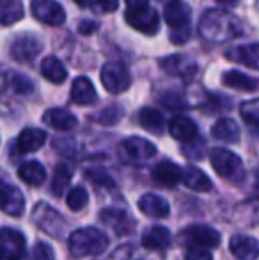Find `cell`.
<instances>
[{"mask_svg":"<svg viewBox=\"0 0 259 260\" xmlns=\"http://www.w3.org/2000/svg\"><path fill=\"white\" fill-rule=\"evenodd\" d=\"M199 34L210 43H227L243 34V25L227 11L208 9L199 20Z\"/></svg>","mask_w":259,"mask_h":260,"instance_id":"1","label":"cell"},{"mask_svg":"<svg viewBox=\"0 0 259 260\" xmlns=\"http://www.w3.org/2000/svg\"><path fill=\"white\" fill-rule=\"evenodd\" d=\"M108 244H110L108 237L94 226L78 229L68 237V250L73 258L98 257L107 250Z\"/></svg>","mask_w":259,"mask_h":260,"instance_id":"2","label":"cell"},{"mask_svg":"<svg viewBox=\"0 0 259 260\" xmlns=\"http://www.w3.org/2000/svg\"><path fill=\"white\" fill-rule=\"evenodd\" d=\"M163 18H165L167 25L170 27V39L176 45H183L185 41L190 39L192 9L187 4L181 2V0H169V2H165Z\"/></svg>","mask_w":259,"mask_h":260,"instance_id":"3","label":"cell"},{"mask_svg":"<svg viewBox=\"0 0 259 260\" xmlns=\"http://www.w3.org/2000/svg\"><path fill=\"white\" fill-rule=\"evenodd\" d=\"M119 159L126 165H138L156 156V147L149 140L140 137H130L118 147Z\"/></svg>","mask_w":259,"mask_h":260,"instance_id":"4","label":"cell"},{"mask_svg":"<svg viewBox=\"0 0 259 260\" xmlns=\"http://www.w3.org/2000/svg\"><path fill=\"white\" fill-rule=\"evenodd\" d=\"M32 221L39 230L46 234V236L59 239L64 236L66 230V221L64 218L55 211L53 207H50L48 204L39 202L38 206L32 209Z\"/></svg>","mask_w":259,"mask_h":260,"instance_id":"5","label":"cell"},{"mask_svg":"<svg viewBox=\"0 0 259 260\" xmlns=\"http://www.w3.org/2000/svg\"><path fill=\"white\" fill-rule=\"evenodd\" d=\"M210 161L213 170L220 177L227 179V181H236V179L245 177L243 163L240 159V156H236L235 152L227 151V149H213L210 152Z\"/></svg>","mask_w":259,"mask_h":260,"instance_id":"6","label":"cell"},{"mask_svg":"<svg viewBox=\"0 0 259 260\" xmlns=\"http://www.w3.org/2000/svg\"><path fill=\"white\" fill-rule=\"evenodd\" d=\"M100 78L103 87L110 94H121L125 90H128L131 78L130 73L121 62H107V64L101 68Z\"/></svg>","mask_w":259,"mask_h":260,"instance_id":"7","label":"cell"},{"mask_svg":"<svg viewBox=\"0 0 259 260\" xmlns=\"http://www.w3.org/2000/svg\"><path fill=\"white\" fill-rule=\"evenodd\" d=\"M125 16H126V23H128L130 27H133L135 30L142 32V34L153 36V34H156L160 28L158 13L149 6L130 7Z\"/></svg>","mask_w":259,"mask_h":260,"instance_id":"8","label":"cell"},{"mask_svg":"<svg viewBox=\"0 0 259 260\" xmlns=\"http://www.w3.org/2000/svg\"><path fill=\"white\" fill-rule=\"evenodd\" d=\"M181 241L188 244V248H206L213 250L220 244V234L208 225H192L181 232Z\"/></svg>","mask_w":259,"mask_h":260,"instance_id":"9","label":"cell"},{"mask_svg":"<svg viewBox=\"0 0 259 260\" xmlns=\"http://www.w3.org/2000/svg\"><path fill=\"white\" fill-rule=\"evenodd\" d=\"M43 52V43L32 34H21L11 41L9 55L16 62H32Z\"/></svg>","mask_w":259,"mask_h":260,"instance_id":"10","label":"cell"},{"mask_svg":"<svg viewBox=\"0 0 259 260\" xmlns=\"http://www.w3.org/2000/svg\"><path fill=\"white\" fill-rule=\"evenodd\" d=\"M27 251V243L20 230H0V260H21Z\"/></svg>","mask_w":259,"mask_h":260,"instance_id":"11","label":"cell"},{"mask_svg":"<svg viewBox=\"0 0 259 260\" xmlns=\"http://www.w3.org/2000/svg\"><path fill=\"white\" fill-rule=\"evenodd\" d=\"M31 11L38 21L50 27H59L66 21V11L55 0H32Z\"/></svg>","mask_w":259,"mask_h":260,"instance_id":"12","label":"cell"},{"mask_svg":"<svg viewBox=\"0 0 259 260\" xmlns=\"http://www.w3.org/2000/svg\"><path fill=\"white\" fill-rule=\"evenodd\" d=\"M100 218L116 236H128L135 229V219L126 211H123V209L118 207L103 209Z\"/></svg>","mask_w":259,"mask_h":260,"instance_id":"13","label":"cell"},{"mask_svg":"<svg viewBox=\"0 0 259 260\" xmlns=\"http://www.w3.org/2000/svg\"><path fill=\"white\" fill-rule=\"evenodd\" d=\"M160 68L170 76H178L181 80H192L197 73V64L188 55H170L160 62Z\"/></svg>","mask_w":259,"mask_h":260,"instance_id":"14","label":"cell"},{"mask_svg":"<svg viewBox=\"0 0 259 260\" xmlns=\"http://www.w3.org/2000/svg\"><path fill=\"white\" fill-rule=\"evenodd\" d=\"M0 209L14 218H20L25 211V199L21 191L4 181H0Z\"/></svg>","mask_w":259,"mask_h":260,"instance_id":"15","label":"cell"},{"mask_svg":"<svg viewBox=\"0 0 259 260\" xmlns=\"http://www.w3.org/2000/svg\"><path fill=\"white\" fill-rule=\"evenodd\" d=\"M229 250L236 260H256L259 257V243L250 236H233L229 241Z\"/></svg>","mask_w":259,"mask_h":260,"instance_id":"16","label":"cell"},{"mask_svg":"<svg viewBox=\"0 0 259 260\" xmlns=\"http://www.w3.org/2000/svg\"><path fill=\"white\" fill-rule=\"evenodd\" d=\"M153 179H155V182L165 186V188H174L183 179V170L172 161L163 159L153 168Z\"/></svg>","mask_w":259,"mask_h":260,"instance_id":"17","label":"cell"},{"mask_svg":"<svg viewBox=\"0 0 259 260\" xmlns=\"http://www.w3.org/2000/svg\"><path fill=\"white\" fill-rule=\"evenodd\" d=\"M138 209L142 214L149 216V218L162 219L167 218L170 212V206L163 197L155 195V193H146L138 199Z\"/></svg>","mask_w":259,"mask_h":260,"instance_id":"18","label":"cell"},{"mask_svg":"<svg viewBox=\"0 0 259 260\" xmlns=\"http://www.w3.org/2000/svg\"><path fill=\"white\" fill-rule=\"evenodd\" d=\"M227 60L236 62V64H243L250 69H257L259 71V43H250L245 46H235L225 52Z\"/></svg>","mask_w":259,"mask_h":260,"instance_id":"19","label":"cell"},{"mask_svg":"<svg viewBox=\"0 0 259 260\" xmlns=\"http://www.w3.org/2000/svg\"><path fill=\"white\" fill-rule=\"evenodd\" d=\"M43 122L57 131H71L78 126V119L66 108H50L43 115Z\"/></svg>","mask_w":259,"mask_h":260,"instance_id":"20","label":"cell"},{"mask_svg":"<svg viewBox=\"0 0 259 260\" xmlns=\"http://www.w3.org/2000/svg\"><path fill=\"white\" fill-rule=\"evenodd\" d=\"M46 142V133L38 127H27L18 135L16 147L21 154H28V152H36L45 145Z\"/></svg>","mask_w":259,"mask_h":260,"instance_id":"21","label":"cell"},{"mask_svg":"<svg viewBox=\"0 0 259 260\" xmlns=\"http://www.w3.org/2000/svg\"><path fill=\"white\" fill-rule=\"evenodd\" d=\"M71 101L80 106H87V105H94L98 101V94L96 89H94L93 82L89 78H76L71 85Z\"/></svg>","mask_w":259,"mask_h":260,"instance_id":"22","label":"cell"},{"mask_svg":"<svg viewBox=\"0 0 259 260\" xmlns=\"http://www.w3.org/2000/svg\"><path fill=\"white\" fill-rule=\"evenodd\" d=\"M170 241H172V236H170L169 229L162 225H155L144 232L142 246L146 250H165V248H169Z\"/></svg>","mask_w":259,"mask_h":260,"instance_id":"23","label":"cell"},{"mask_svg":"<svg viewBox=\"0 0 259 260\" xmlns=\"http://www.w3.org/2000/svg\"><path fill=\"white\" fill-rule=\"evenodd\" d=\"M181 182H185V186L188 189H192V191H199V193L213 191V182L210 181V177L195 167H188L187 170H183Z\"/></svg>","mask_w":259,"mask_h":260,"instance_id":"24","label":"cell"},{"mask_svg":"<svg viewBox=\"0 0 259 260\" xmlns=\"http://www.w3.org/2000/svg\"><path fill=\"white\" fill-rule=\"evenodd\" d=\"M169 131L172 135V138H176L178 142H190L197 138V126L192 119L188 117H174L169 122Z\"/></svg>","mask_w":259,"mask_h":260,"instance_id":"25","label":"cell"},{"mask_svg":"<svg viewBox=\"0 0 259 260\" xmlns=\"http://www.w3.org/2000/svg\"><path fill=\"white\" fill-rule=\"evenodd\" d=\"M222 83L225 87H231L236 90H245V92H254L259 89V80L252 78L249 75H243L240 71H225L222 75Z\"/></svg>","mask_w":259,"mask_h":260,"instance_id":"26","label":"cell"},{"mask_svg":"<svg viewBox=\"0 0 259 260\" xmlns=\"http://www.w3.org/2000/svg\"><path fill=\"white\" fill-rule=\"evenodd\" d=\"M213 138L227 144H236L240 142V126L233 119H218L211 127Z\"/></svg>","mask_w":259,"mask_h":260,"instance_id":"27","label":"cell"},{"mask_svg":"<svg viewBox=\"0 0 259 260\" xmlns=\"http://www.w3.org/2000/svg\"><path fill=\"white\" fill-rule=\"evenodd\" d=\"M20 179L28 186H41L46 179V170L39 161H27L18 168Z\"/></svg>","mask_w":259,"mask_h":260,"instance_id":"28","label":"cell"},{"mask_svg":"<svg viewBox=\"0 0 259 260\" xmlns=\"http://www.w3.org/2000/svg\"><path fill=\"white\" fill-rule=\"evenodd\" d=\"M236 223L247 226L259 225V199H250L249 202L240 204L233 214Z\"/></svg>","mask_w":259,"mask_h":260,"instance_id":"29","label":"cell"},{"mask_svg":"<svg viewBox=\"0 0 259 260\" xmlns=\"http://www.w3.org/2000/svg\"><path fill=\"white\" fill-rule=\"evenodd\" d=\"M23 18L21 0H0V27H11Z\"/></svg>","mask_w":259,"mask_h":260,"instance_id":"30","label":"cell"},{"mask_svg":"<svg viewBox=\"0 0 259 260\" xmlns=\"http://www.w3.org/2000/svg\"><path fill=\"white\" fill-rule=\"evenodd\" d=\"M138 124H140L144 129H148L149 133L162 135L165 120H163V115L158 112V110L149 108L148 106V108H142L140 112H138Z\"/></svg>","mask_w":259,"mask_h":260,"instance_id":"31","label":"cell"},{"mask_svg":"<svg viewBox=\"0 0 259 260\" xmlns=\"http://www.w3.org/2000/svg\"><path fill=\"white\" fill-rule=\"evenodd\" d=\"M41 75L48 80L50 83H63L68 76V71H66L64 64L55 57H46L43 58L41 62Z\"/></svg>","mask_w":259,"mask_h":260,"instance_id":"32","label":"cell"},{"mask_svg":"<svg viewBox=\"0 0 259 260\" xmlns=\"http://www.w3.org/2000/svg\"><path fill=\"white\" fill-rule=\"evenodd\" d=\"M75 174L71 165L68 163H61L55 167V172H53V179H52V193L55 197H61L66 191V188L71 182V177Z\"/></svg>","mask_w":259,"mask_h":260,"instance_id":"33","label":"cell"},{"mask_svg":"<svg viewBox=\"0 0 259 260\" xmlns=\"http://www.w3.org/2000/svg\"><path fill=\"white\" fill-rule=\"evenodd\" d=\"M66 204L73 212H80L83 207L89 204V193L83 186H75L73 189H69V193L66 195Z\"/></svg>","mask_w":259,"mask_h":260,"instance_id":"34","label":"cell"},{"mask_svg":"<svg viewBox=\"0 0 259 260\" xmlns=\"http://www.w3.org/2000/svg\"><path fill=\"white\" fill-rule=\"evenodd\" d=\"M123 115H125V112H123V108L119 105H110L107 106V108H103L100 113H96V115L93 117L94 122L101 124V126H114V124H118L119 120L123 119Z\"/></svg>","mask_w":259,"mask_h":260,"instance_id":"35","label":"cell"},{"mask_svg":"<svg viewBox=\"0 0 259 260\" xmlns=\"http://www.w3.org/2000/svg\"><path fill=\"white\" fill-rule=\"evenodd\" d=\"M240 113H242V117L249 124L259 126V100H252V101L243 103L240 106Z\"/></svg>","mask_w":259,"mask_h":260,"instance_id":"36","label":"cell"},{"mask_svg":"<svg viewBox=\"0 0 259 260\" xmlns=\"http://www.w3.org/2000/svg\"><path fill=\"white\" fill-rule=\"evenodd\" d=\"M160 101H162V105L165 106V108L169 110H185L188 108V103L187 100H185L181 94L178 92H165L160 96Z\"/></svg>","mask_w":259,"mask_h":260,"instance_id":"37","label":"cell"},{"mask_svg":"<svg viewBox=\"0 0 259 260\" xmlns=\"http://www.w3.org/2000/svg\"><path fill=\"white\" fill-rule=\"evenodd\" d=\"M85 177L91 179V182H94L96 186H103V188H108V186H114V181H112V177L107 174V172H103L101 168H91V170L85 172Z\"/></svg>","mask_w":259,"mask_h":260,"instance_id":"38","label":"cell"},{"mask_svg":"<svg viewBox=\"0 0 259 260\" xmlns=\"http://www.w3.org/2000/svg\"><path fill=\"white\" fill-rule=\"evenodd\" d=\"M11 87L16 94H28L34 89V83L23 75H13L11 76Z\"/></svg>","mask_w":259,"mask_h":260,"instance_id":"39","label":"cell"},{"mask_svg":"<svg viewBox=\"0 0 259 260\" xmlns=\"http://www.w3.org/2000/svg\"><path fill=\"white\" fill-rule=\"evenodd\" d=\"M53 149L61 152L63 156H75L76 154V142L71 138H55L53 140Z\"/></svg>","mask_w":259,"mask_h":260,"instance_id":"40","label":"cell"},{"mask_svg":"<svg viewBox=\"0 0 259 260\" xmlns=\"http://www.w3.org/2000/svg\"><path fill=\"white\" fill-rule=\"evenodd\" d=\"M185 147H183V154L185 156H188V157H192V159H200V157L204 156V142L203 140H199V137L194 138V140H190V142H185Z\"/></svg>","mask_w":259,"mask_h":260,"instance_id":"41","label":"cell"},{"mask_svg":"<svg viewBox=\"0 0 259 260\" xmlns=\"http://www.w3.org/2000/svg\"><path fill=\"white\" fill-rule=\"evenodd\" d=\"M91 7H93L96 13H114L116 9H118V0H93V4H91Z\"/></svg>","mask_w":259,"mask_h":260,"instance_id":"42","label":"cell"},{"mask_svg":"<svg viewBox=\"0 0 259 260\" xmlns=\"http://www.w3.org/2000/svg\"><path fill=\"white\" fill-rule=\"evenodd\" d=\"M187 260H213L211 253L206 250V248H188L187 250V255H185Z\"/></svg>","mask_w":259,"mask_h":260,"instance_id":"43","label":"cell"},{"mask_svg":"<svg viewBox=\"0 0 259 260\" xmlns=\"http://www.w3.org/2000/svg\"><path fill=\"white\" fill-rule=\"evenodd\" d=\"M34 258L36 260H53L52 248L45 243H38L34 246Z\"/></svg>","mask_w":259,"mask_h":260,"instance_id":"44","label":"cell"},{"mask_svg":"<svg viewBox=\"0 0 259 260\" xmlns=\"http://www.w3.org/2000/svg\"><path fill=\"white\" fill-rule=\"evenodd\" d=\"M130 255H131V246L130 244H125V246H119L107 260H128Z\"/></svg>","mask_w":259,"mask_h":260,"instance_id":"45","label":"cell"},{"mask_svg":"<svg viewBox=\"0 0 259 260\" xmlns=\"http://www.w3.org/2000/svg\"><path fill=\"white\" fill-rule=\"evenodd\" d=\"M98 30V23H94V21H82V23L78 25V32L82 36H87V34H93V32Z\"/></svg>","mask_w":259,"mask_h":260,"instance_id":"46","label":"cell"},{"mask_svg":"<svg viewBox=\"0 0 259 260\" xmlns=\"http://www.w3.org/2000/svg\"><path fill=\"white\" fill-rule=\"evenodd\" d=\"M149 0H126V4H128V7H144L148 6Z\"/></svg>","mask_w":259,"mask_h":260,"instance_id":"47","label":"cell"},{"mask_svg":"<svg viewBox=\"0 0 259 260\" xmlns=\"http://www.w3.org/2000/svg\"><path fill=\"white\" fill-rule=\"evenodd\" d=\"M217 2L222 4V6H225V7H236L240 0H217Z\"/></svg>","mask_w":259,"mask_h":260,"instance_id":"48","label":"cell"},{"mask_svg":"<svg viewBox=\"0 0 259 260\" xmlns=\"http://www.w3.org/2000/svg\"><path fill=\"white\" fill-rule=\"evenodd\" d=\"M78 6H82V7H87V6H91L93 4V0H75Z\"/></svg>","mask_w":259,"mask_h":260,"instance_id":"49","label":"cell"}]
</instances>
